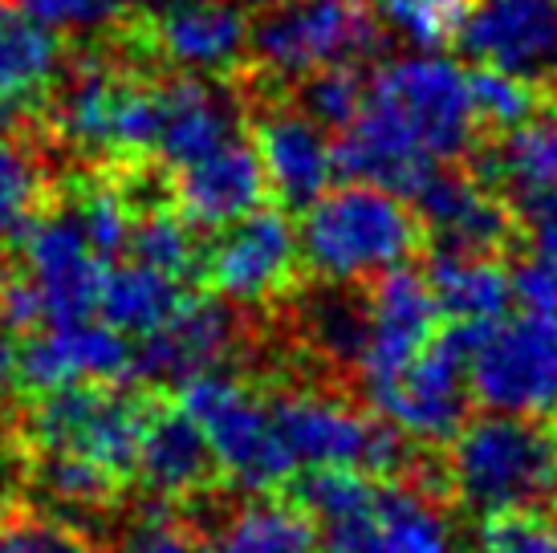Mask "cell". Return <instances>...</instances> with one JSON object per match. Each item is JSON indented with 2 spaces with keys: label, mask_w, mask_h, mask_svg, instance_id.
Returning a JSON list of instances; mask_svg holds the SVG:
<instances>
[{
  "label": "cell",
  "mask_w": 557,
  "mask_h": 553,
  "mask_svg": "<svg viewBox=\"0 0 557 553\" xmlns=\"http://www.w3.org/2000/svg\"><path fill=\"white\" fill-rule=\"evenodd\" d=\"M472 94L460 65L419 49L379 65L367 77L362 107L334 147L338 175L367 180L407 196L432 163H451L476 135Z\"/></svg>",
  "instance_id": "6da1fadb"
},
{
  "label": "cell",
  "mask_w": 557,
  "mask_h": 553,
  "mask_svg": "<svg viewBox=\"0 0 557 553\" xmlns=\"http://www.w3.org/2000/svg\"><path fill=\"white\" fill-rule=\"evenodd\" d=\"M444 496L472 517L549 508L557 496V419L484 415L444 444Z\"/></svg>",
  "instance_id": "7a4b0ae2"
},
{
  "label": "cell",
  "mask_w": 557,
  "mask_h": 553,
  "mask_svg": "<svg viewBox=\"0 0 557 553\" xmlns=\"http://www.w3.org/2000/svg\"><path fill=\"white\" fill-rule=\"evenodd\" d=\"M301 265L330 285H350L374 276L391 265L411 261L428 232L399 192L367 180L346 187H325L322 196L301 208Z\"/></svg>",
  "instance_id": "3957f363"
},
{
  "label": "cell",
  "mask_w": 557,
  "mask_h": 553,
  "mask_svg": "<svg viewBox=\"0 0 557 553\" xmlns=\"http://www.w3.org/2000/svg\"><path fill=\"white\" fill-rule=\"evenodd\" d=\"M159 386L70 383L29 400L21 447L25 452H74L107 468L126 489L135 484L143 428L156 407Z\"/></svg>",
  "instance_id": "277c9868"
},
{
  "label": "cell",
  "mask_w": 557,
  "mask_h": 553,
  "mask_svg": "<svg viewBox=\"0 0 557 553\" xmlns=\"http://www.w3.org/2000/svg\"><path fill=\"white\" fill-rule=\"evenodd\" d=\"M269 415L294 468L350 464L379 480H399L419 464L416 444L399 428L330 391H281L269 400Z\"/></svg>",
  "instance_id": "5b68a950"
},
{
  "label": "cell",
  "mask_w": 557,
  "mask_h": 553,
  "mask_svg": "<svg viewBox=\"0 0 557 553\" xmlns=\"http://www.w3.org/2000/svg\"><path fill=\"white\" fill-rule=\"evenodd\" d=\"M171 400L203 431L224 484L248 492H273L289 484L297 468L273 431L269 400L252 383L228 370H203L171 386Z\"/></svg>",
  "instance_id": "8992f818"
},
{
  "label": "cell",
  "mask_w": 557,
  "mask_h": 553,
  "mask_svg": "<svg viewBox=\"0 0 557 553\" xmlns=\"http://www.w3.org/2000/svg\"><path fill=\"white\" fill-rule=\"evenodd\" d=\"M383 41L362 0H277L248 25V58L277 82H301L325 65H358Z\"/></svg>",
  "instance_id": "52a82bcc"
},
{
  "label": "cell",
  "mask_w": 557,
  "mask_h": 553,
  "mask_svg": "<svg viewBox=\"0 0 557 553\" xmlns=\"http://www.w3.org/2000/svg\"><path fill=\"white\" fill-rule=\"evenodd\" d=\"M468 395L500 415L557 419V318L500 314L472 322Z\"/></svg>",
  "instance_id": "ba28073f"
},
{
  "label": "cell",
  "mask_w": 557,
  "mask_h": 553,
  "mask_svg": "<svg viewBox=\"0 0 557 553\" xmlns=\"http://www.w3.org/2000/svg\"><path fill=\"white\" fill-rule=\"evenodd\" d=\"M468 339L472 322H444L435 339L387 379L367 391L374 415H383L391 428H399L411 444L444 447L468 419Z\"/></svg>",
  "instance_id": "9c48e42d"
},
{
  "label": "cell",
  "mask_w": 557,
  "mask_h": 553,
  "mask_svg": "<svg viewBox=\"0 0 557 553\" xmlns=\"http://www.w3.org/2000/svg\"><path fill=\"white\" fill-rule=\"evenodd\" d=\"M220 236L200 253L203 290L233 306H264L301 285V245L285 208H252L216 229Z\"/></svg>",
  "instance_id": "30bf717a"
},
{
  "label": "cell",
  "mask_w": 557,
  "mask_h": 553,
  "mask_svg": "<svg viewBox=\"0 0 557 553\" xmlns=\"http://www.w3.org/2000/svg\"><path fill=\"white\" fill-rule=\"evenodd\" d=\"M70 383H135V346L102 318L41 325L16 346V391L25 400Z\"/></svg>",
  "instance_id": "8fae6325"
},
{
  "label": "cell",
  "mask_w": 557,
  "mask_h": 553,
  "mask_svg": "<svg viewBox=\"0 0 557 553\" xmlns=\"http://www.w3.org/2000/svg\"><path fill=\"white\" fill-rule=\"evenodd\" d=\"M362 306H367V342L358 354V379H362V391H374L395 379L435 339L444 318L428 285V273L411 269L407 261L374 273Z\"/></svg>",
  "instance_id": "7c38bea8"
},
{
  "label": "cell",
  "mask_w": 557,
  "mask_h": 553,
  "mask_svg": "<svg viewBox=\"0 0 557 553\" xmlns=\"http://www.w3.org/2000/svg\"><path fill=\"white\" fill-rule=\"evenodd\" d=\"M25 273L37 285L46 325H70L98 318V290L107 261L98 257L82 232L74 208L41 212L21 241Z\"/></svg>",
  "instance_id": "4fadbf2b"
},
{
  "label": "cell",
  "mask_w": 557,
  "mask_h": 553,
  "mask_svg": "<svg viewBox=\"0 0 557 553\" xmlns=\"http://www.w3.org/2000/svg\"><path fill=\"white\" fill-rule=\"evenodd\" d=\"M456 41L476 65L557 82V0H468Z\"/></svg>",
  "instance_id": "5bb4252c"
},
{
  "label": "cell",
  "mask_w": 557,
  "mask_h": 553,
  "mask_svg": "<svg viewBox=\"0 0 557 553\" xmlns=\"http://www.w3.org/2000/svg\"><path fill=\"white\" fill-rule=\"evenodd\" d=\"M318 533L325 553H456L435 496L399 480H379L367 505L342 521L318 525Z\"/></svg>",
  "instance_id": "9a60e30c"
},
{
  "label": "cell",
  "mask_w": 557,
  "mask_h": 553,
  "mask_svg": "<svg viewBox=\"0 0 557 553\" xmlns=\"http://www.w3.org/2000/svg\"><path fill=\"white\" fill-rule=\"evenodd\" d=\"M403 200L411 204L435 248L448 253H500L512 236L509 204L493 187L465 171H451L448 163H432L407 187Z\"/></svg>",
  "instance_id": "2e32d148"
},
{
  "label": "cell",
  "mask_w": 557,
  "mask_h": 553,
  "mask_svg": "<svg viewBox=\"0 0 557 553\" xmlns=\"http://www.w3.org/2000/svg\"><path fill=\"white\" fill-rule=\"evenodd\" d=\"M236 346H240V322L233 309L216 293L212 297L187 293L184 306L159 330H151L135 351V383L171 391L191 374L220 370L236 354Z\"/></svg>",
  "instance_id": "e0dca14e"
},
{
  "label": "cell",
  "mask_w": 557,
  "mask_h": 553,
  "mask_svg": "<svg viewBox=\"0 0 557 553\" xmlns=\"http://www.w3.org/2000/svg\"><path fill=\"white\" fill-rule=\"evenodd\" d=\"M135 484L151 492L159 505L171 508L191 505V501L224 489L220 464L203 440V431L171 400V391H159L156 407L147 415L139 460H135Z\"/></svg>",
  "instance_id": "ac0fdd59"
},
{
  "label": "cell",
  "mask_w": 557,
  "mask_h": 553,
  "mask_svg": "<svg viewBox=\"0 0 557 553\" xmlns=\"http://www.w3.org/2000/svg\"><path fill=\"white\" fill-rule=\"evenodd\" d=\"M139 41L171 70L216 77L248 58V21L228 0H180L143 25Z\"/></svg>",
  "instance_id": "d6986e66"
},
{
  "label": "cell",
  "mask_w": 557,
  "mask_h": 553,
  "mask_svg": "<svg viewBox=\"0 0 557 553\" xmlns=\"http://www.w3.org/2000/svg\"><path fill=\"white\" fill-rule=\"evenodd\" d=\"M171 196H175V208L191 229L216 232L224 224H233L252 208H261L269 196L257 147L236 135L228 143H220L216 151L175 168Z\"/></svg>",
  "instance_id": "ffe728a7"
},
{
  "label": "cell",
  "mask_w": 557,
  "mask_h": 553,
  "mask_svg": "<svg viewBox=\"0 0 557 553\" xmlns=\"http://www.w3.org/2000/svg\"><path fill=\"white\" fill-rule=\"evenodd\" d=\"M257 159L264 168L269 196H277L285 212L310 208L325 187L338 180L334 143L325 138L306 110H273L257 123Z\"/></svg>",
  "instance_id": "44dd1931"
},
{
  "label": "cell",
  "mask_w": 557,
  "mask_h": 553,
  "mask_svg": "<svg viewBox=\"0 0 557 553\" xmlns=\"http://www.w3.org/2000/svg\"><path fill=\"white\" fill-rule=\"evenodd\" d=\"M159 94V138L156 155L168 168H184L200 155L216 151L220 143L236 138L240 114L236 102L220 90L216 82H208L200 74L171 77Z\"/></svg>",
  "instance_id": "7402d4cb"
},
{
  "label": "cell",
  "mask_w": 557,
  "mask_h": 553,
  "mask_svg": "<svg viewBox=\"0 0 557 553\" xmlns=\"http://www.w3.org/2000/svg\"><path fill=\"white\" fill-rule=\"evenodd\" d=\"M322 533L310 508H301L285 489L252 492L233 508L208 553H318Z\"/></svg>",
  "instance_id": "603a6c76"
},
{
  "label": "cell",
  "mask_w": 557,
  "mask_h": 553,
  "mask_svg": "<svg viewBox=\"0 0 557 553\" xmlns=\"http://www.w3.org/2000/svg\"><path fill=\"white\" fill-rule=\"evenodd\" d=\"M423 273L444 322H493L512 306L509 269L496 261V253L435 248L432 265Z\"/></svg>",
  "instance_id": "cb8c5ba5"
},
{
  "label": "cell",
  "mask_w": 557,
  "mask_h": 553,
  "mask_svg": "<svg viewBox=\"0 0 557 553\" xmlns=\"http://www.w3.org/2000/svg\"><path fill=\"white\" fill-rule=\"evenodd\" d=\"M476 180L484 187L509 192L517 204L545 196L557 187V110L533 114L512 131H500V143L480 155Z\"/></svg>",
  "instance_id": "d4e9b609"
},
{
  "label": "cell",
  "mask_w": 557,
  "mask_h": 553,
  "mask_svg": "<svg viewBox=\"0 0 557 553\" xmlns=\"http://www.w3.org/2000/svg\"><path fill=\"white\" fill-rule=\"evenodd\" d=\"M187 302V285L139 261H110L98 290V318L126 339H147Z\"/></svg>",
  "instance_id": "484cf974"
},
{
  "label": "cell",
  "mask_w": 557,
  "mask_h": 553,
  "mask_svg": "<svg viewBox=\"0 0 557 553\" xmlns=\"http://www.w3.org/2000/svg\"><path fill=\"white\" fill-rule=\"evenodd\" d=\"M58 74H62L58 33L29 21L13 0H0V98L13 107L29 102L46 94Z\"/></svg>",
  "instance_id": "4316f807"
},
{
  "label": "cell",
  "mask_w": 557,
  "mask_h": 553,
  "mask_svg": "<svg viewBox=\"0 0 557 553\" xmlns=\"http://www.w3.org/2000/svg\"><path fill=\"white\" fill-rule=\"evenodd\" d=\"M123 74L102 58H86L70 70L62 86V98L53 102L58 135L86 155H110V119L119 98Z\"/></svg>",
  "instance_id": "83f0119b"
},
{
  "label": "cell",
  "mask_w": 557,
  "mask_h": 553,
  "mask_svg": "<svg viewBox=\"0 0 557 553\" xmlns=\"http://www.w3.org/2000/svg\"><path fill=\"white\" fill-rule=\"evenodd\" d=\"M126 253L139 265L156 269L163 276H175V281H196L200 276V241H196V229L187 224L180 208H168V204H156L147 212H135V224H131V241H126Z\"/></svg>",
  "instance_id": "f1b7e54d"
},
{
  "label": "cell",
  "mask_w": 557,
  "mask_h": 553,
  "mask_svg": "<svg viewBox=\"0 0 557 553\" xmlns=\"http://www.w3.org/2000/svg\"><path fill=\"white\" fill-rule=\"evenodd\" d=\"M33 464V477L37 484L62 501L70 508H110L119 496L126 492L123 480H114L107 468L90 464L86 456H74V452H25Z\"/></svg>",
  "instance_id": "f546056e"
},
{
  "label": "cell",
  "mask_w": 557,
  "mask_h": 553,
  "mask_svg": "<svg viewBox=\"0 0 557 553\" xmlns=\"http://www.w3.org/2000/svg\"><path fill=\"white\" fill-rule=\"evenodd\" d=\"M46 180L41 163L21 143H0V245L21 248L33 220L46 212Z\"/></svg>",
  "instance_id": "4dcf8cb0"
},
{
  "label": "cell",
  "mask_w": 557,
  "mask_h": 553,
  "mask_svg": "<svg viewBox=\"0 0 557 553\" xmlns=\"http://www.w3.org/2000/svg\"><path fill=\"white\" fill-rule=\"evenodd\" d=\"M468 94H472V114L476 123L493 126V131H512L525 119L542 110V86L521 74L496 70V65H480L476 74H468Z\"/></svg>",
  "instance_id": "1f68e13d"
},
{
  "label": "cell",
  "mask_w": 557,
  "mask_h": 553,
  "mask_svg": "<svg viewBox=\"0 0 557 553\" xmlns=\"http://www.w3.org/2000/svg\"><path fill=\"white\" fill-rule=\"evenodd\" d=\"M74 216H78L82 232L90 248L102 257V261H119L126 253V241H131V224H135V204H131V187L119 184H90L74 204Z\"/></svg>",
  "instance_id": "d6a6232c"
},
{
  "label": "cell",
  "mask_w": 557,
  "mask_h": 553,
  "mask_svg": "<svg viewBox=\"0 0 557 553\" xmlns=\"http://www.w3.org/2000/svg\"><path fill=\"white\" fill-rule=\"evenodd\" d=\"M379 13L407 46L440 49L456 41L468 0H379Z\"/></svg>",
  "instance_id": "836d02e7"
},
{
  "label": "cell",
  "mask_w": 557,
  "mask_h": 553,
  "mask_svg": "<svg viewBox=\"0 0 557 553\" xmlns=\"http://www.w3.org/2000/svg\"><path fill=\"white\" fill-rule=\"evenodd\" d=\"M159 138V94L156 86H143L123 77L119 98H114V119H110V155L119 159H147L156 155Z\"/></svg>",
  "instance_id": "e575fe53"
},
{
  "label": "cell",
  "mask_w": 557,
  "mask_h": 553,
  "mask_svg": "<svg viewBox=\"0 0 557 553\" xmlns=\"http://www.w3.org/2000/svg\"><path fill=\"white\" fill-rule=\"evenodd\" d=\"M362 94H367V77L355 65H325L318 74L301 77V110L330 131H342L355 119Z\"/></svg>",
  "instance_id": "d590c367"
},
{
  "label": "cell",
  "mask_w": 557,
  "mask_h": 553,
  "mask_svg": "<svg viewBox=\"0 0 557 553\" xmlns=\"http://www.w3.org/2000/svg\"><path fill=\"white\" fill-rule=\"evenodd\" d=\"M306 330H310V339L318 342L322 354L358 367V354H362V342H367V306L342 297V293H330L322 302H313Z\"/></svg>",
  "instance_id": "8d00e7d4"
},
{
  "label": "cell",
  "mask_w": 557,
  "mask_h": 553,
  "mask_svg": "<svg viewBox=\"0 0 557 553\" xmlns=\"http://www.w3.org/2000/svg\"><path fill=\"white\" fill-rule=\"evenodd\" d=\"M476 553H557V521L545 508L484 517Z\"/></svg>",
  "instance_id": "74e56055"
},
{
  "label": "cell",
  "mask_w": 557,
  "mask_h": 553,
  "mask_svg": "<svg viewBox=\"0 0 557 553\" xmlns=\"http://www.w3.org/2000/svg\"><path fill=\"white\" fill-rule=\"evenodd\" d=\"M114 553H208V538L200 533V525L180 517L171 505H159L131 521Z\"/></svg>",
  "instance_id": "f35d334b"
},
{
  "label": "cell",
  "mask_w": 557,
  "mask_h": 553,
  "mask_svg": "<svg viewBox=\"0 0 557 553\" xmlns=\"http://www.w3.org/2000/svg\"><path fill=\"white\" fill-rule=\"evenodd\" d=\"M21 13L49 33H94L114 21L119 0H13Z\"/></svg>",
  "instance_id": "ab89813d"
},
{
  "label": "cell",
  "mask_w": 557,
  "mask_h": 553,
  "mask_svg": "<svg viewBox=\"0 0 557 553\" xmlns=\"http://www.w3.org/2000/svg\"><path fill=\"white\" fill-rule=\"evenodd\" d=\"M512 302L537 314V318H557V265L542 261V257H529L525 265H517L509 273Z\"/></svg>",
  "instance_id": "60d3db41"
},
{
  "label": "cell",
  "mask_w": 557,
  "mask_h": 553,
  "mask_svg": "<svg viewBox=\"0 0 557 553\" xmlns=\"http://www.w3.org/2000/svg\"><path fill=\"white\" fill-rule=\"evenodd\" d=\"M517 208H521V220H525L533 257L557 265V187L545 192V196H533V200L517 204Z\"/></svg>",
  "instance_id": "b9f144b4"
},
{
  "label": "cell",
  "mask_w": 557,
  "mask_h": 553,
  "mask_svg": "<svg viewBox=\"0 0 557 553\" xmlns=\"http://www.w3.org/2000/svg\"><path fill=\"white\" fill-rule=\"evenodd\" d=\"M16 346H21V339L0 325V400L16 391Z\"/></svg>",
  "instance_id": "7bdbcfd3"
},
{
  "label": "cell",
  "mask_w": 557,
  "mask_h": 553,
  "mask_svg": "<svg viewBox=\"0 0 557 553\" xmlns=\"http://www.w3.org/2000/svg\"><path fill=\"white\" fill-rule=\"evenodd\" d=\"M545 513H549V517H554V521H557V496H554V505L545 508Z\"/></svg>",
  "instance_id": "ee69618b"
},
{
  "label": "cell",
  "mask_w": 557,
  "mask_h": 553,
  "mask_svg": "<svg viewBox=\"0 0 557 553\" xmlns=\"http://www.w3.org/2000/svg\"><path fill=\"white\" fill-rule=\"evenodd\" d=\"M0 456H4V440H0Z\"/></svg>",
  "instance_id": "f6af8a7d"
},
{
  "label": "cell",
  "mask_w": 557,
  "mask_h": 553,
  "mask_svg": "<svg viewBox=\"0 0 557 553\" xmlns=\"http://www.w3.org/2000/svg\"><path fill=\"white\" fill-rule=\"evenodd\" d=\"M228 4H240V0H228Z\"/></svg>",
  "instance_id": "bcb514c9"
},
{
  "label": "cell",
  "mask_w": 557,
  "mask_h": 553,
  "mask_svg": "<svg viewBox=\"0 0 557 553\" xmlns=\"http://www.w3.org/2000/svg\"><path fill=\"white\" fill-rule=\"evenodd\" d=\"M119 4H123V0H119Z\"/></svg>",
  "instance_id": "7dc6e473"
}]
</instances>
